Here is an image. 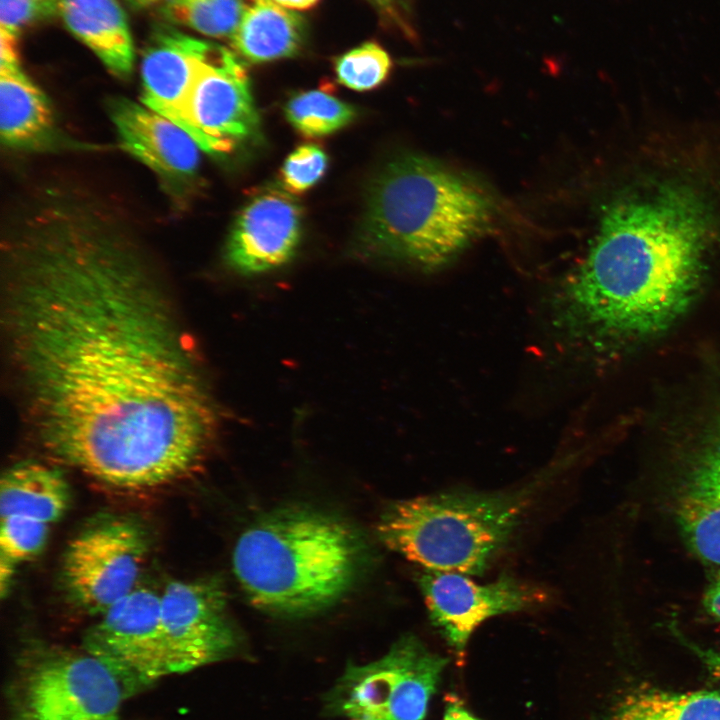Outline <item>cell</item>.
I'll return each instance as SVG.
<instances>
[{
    "instance_id": "6da1fadb",
    "label": "cell",
    "mask_w": 720,
    "mask_h": 720,
    "mask_svg": "<svg viewBox=\"0 0 720 720\" xmlns=\"http://www.w3.org/2000/svg\"><path fill=\"white\" fill-rule=\"evenodd\" d=\"M3 248V322L27 422L58 461L123 490L196 472L215 411L144 252L111 219L40 203Z\"/></svg>"
},
{
    "instance_id": "7a4b0ae2",
    "label": "cell",
    "mask_w": 720,
    "mask_h": 720,
    "mask_svg": "<svg viewBox=\"0 0 720 720\" xmlns=\"http://www.w3.org/2000/svg\"><path fill=\"white\" fill-rule=\"evenodd\" d=\"M714 217L704 196L664 182L617 197L585 259L553 296L568 340L651 336L672 326L699 290Z\"/></svg>"
},
{
    "instance_id": "3957f363",
    "label": "cell",
    "mask_w": 720,
    "mask_h": 720,
    "mask_svg": "<svg viewBox=\"0 0 720 720\" xmlns=\"http://www.w3.org/2000/svg\"><path fill=\"white\" fill-rule=\"evenodd\" d=\"M366 543L343 519L306 506L268 512L238 538L234 574L252 605L304 617L340 600L356 582Z\"/></svg>"
},
{
    "instance_id": "277c9868",
    "label": "cell",
    "mask_w": 720,
    "mask_h": 720,
    "mask_svg": "<svg viewBox=\"0 0 720 720\" xmlns=\"http://www.w3.org/2000/svg\"><path fill=\"white\" fill-rule=\"evenodd\" d=\"M492 217V202L477 184L435 160L407 155L372 184L360 240L370 253L433 270L482 236Z\"/></svg>"
},
{
    "instance_id": "5b68a950",
    "label": "cell",
    "mask_w": 720,
    "mask_h": 720,
    "mask_svg": "<svg viewBox=\"0 0 720 720\" xmlns=\"http://www.w3.org/2000/svg\"><path fill=\"white\" fill-rule=\"evenodd\" d=\"M540 484L502 492L447 491L386 507L377 535L426 570L480 575L509 542Z\"/></svg>"
},
{
    "instance_id": "8992f818",
    "label": "cell",
    "mask_w": 720,
    "mask_h": 720,
    "mask_svg": "<svg viewBox=\"0 0 720 720\" xmlns=\"http://www.w3.org/2000/svg\"><path fill=\"white\" fill-rule=\"evenodd\" d=\"M7 696L10 720H119L127 693L84 648L36 642L18 655Z\"/></svg>"
},
{
    "instance_id": "52a82bcc",
    "label": "cell",
    "mask_w": 720,
    "mask_h": 720,
    "mask_svg": "<svg viewBox=\"0 0 720 720\" xmlns=\"http://www.w3.org/2000/svg\"><path fill=\"white\" fill-rule=\"evenodd\" d=\"M447 659L412 635L382 658L350 665L330 694V706L352 720H422Z\"/></svg>"
},
{
    "instance_id": "ba28073f",
    "label": "cell",
    "mask_w": 720,
    "mask_h": 720,
    "mask_svg": "<svg viewBox=\"0 0 720 720\" xmlns=\"http://www.w3.org/2000/svg\"><path fill=\"white\" fill-rule=\"evenodd\" d=\"M148 551V536L135 520L94 521L65 549L61 571L67 595L87 613L101 615L137 588Z\"/></svg>"
},
{
    "instance_id": "9c48e42d",
    "label": "cell",
    "mask_w": 720,
    "mask_h": 720,
    "mask_svg": "<svg viewBox=\"0 0 720 720\" xmlns=\"http://www.w3.org/2000/svg\"><path fill=\"white\" fill-rule=\"evenodd\" d=\"M83 648L120 679L127 696L176 673L160 618V592L137 587L101 614Z\"/></svg>"
},
{
    "instance_id": "30bf717a",
    "label": "cell",
    "mask_w": 720,
    "mask_h": 720,
    "mask_svg": "<svg viewBox=\"0 0 720 720\" xmlns=\"http://www.w3.org/2000/svg\"><path fill=\"white\" fill-rule=\"evenodd\" d=\"M182 128L207 153H226L255 136L259 118L247 71L229 50L212 45L189 93Z\"/></svg>"
},
{
    "instance_id": "8fae6325",
    "label": "cell",
    "mask_w": 720,
    "mask_h": 720,
    "mask_svg": "<svg viewBox=\"0 0 720 720\" xmlns=\"http://www.w3.org/2000/svg\"><path fill=\"white\" fill-rule=\"evenodd\" d=\"M160 618L176 673L222 660L238 647L227 593L216 577L167 583L160 592Z\"/></svg>"
},
{
    "instance_id": "7c38bea8",
    "label": "cell",
    "mask_w": 720,
    "mask_h": 720,
    "mask_svg": "<svg viewBox=\"0 0 720 720\" xmlns=\"http://www.w3.org/2000/svg\"><path fill=\"white\" fill-rule=\"evenodd\" d=\"M429 618L457 652L489 618L533 608L545 592L509 575L479 584L460 573L426 570L418 577Z\"/></svg>"
},
{
    "instance_id": "4fadbf2b",
    "label": "cell",
    "mask_w": 720,
    "mask_h": 720,
    "mask_svg": "<svg viewBox=\"0 0 720 720\" xmlns=\"http://www.w3.org/2000/svg\"><path fill=\"white\" fill-rule=\"evenodd\" d=\"M302 231V209L289 193H256L237 216L226 247L230 265L244 274L273 270L294 255Z\"/></svg>"
},
{
    "instance_id": "5bb4252c",
    "label": "cell",
    "mask_w": 720,
    "mask_h": 720,
    "mask_svg": "<svg viewBox=\"0 0 720 720\" xmlns=\"http://www.w3.org/2000/svg\"><path fill=\"white\" fill-rule=\"evenodd\" d=\"M110 114L121 146L145 166L171 180L196 173L202 149L179 125L125 98L110 104Z\"/></svg>"
},
{
    "instance_id": "9a60e30c",
    "label": "cell",
    "mask_w": 720,
    "mask_h": 720,
    "mask_svg": "<svg viewBox=\"0 0 720 720\" xmlns=\"http://www.w3.org/2000/svg\"><path fill=\"white\" fill-rule=\"evenodd\" d=\"M211 47L171 27L155 31L141 60L142 104L182 128L189 93Z\"/></svg>"
},
{
    "instance_id": "2e32d148",
    "label": "cell",
    "mask_w": 720,
    "mask_h": 720,
    "mask_svg": "<svg viewBox=\"0 0 720 720\" xmlns=\"http://www.w3.org/2000/svg\"><path fill=\"white\" fill-rule=\"evenodd\" d=\"M67 29L115 76L133 70L134 44L126 15L116 0H54Z\"/></svg>"
},
{
    "instance_id": "e0dca14e",
    "label": "cell",
    "mask_w": 720,
    "mask_h": 720,
    "mask_svg": "<svg viewBox=\"0 0 720 720\" xmlns=\"http://www.w3.org/2000/svg\"><path fill=\"white\" fill-rule=\"evenodd\" d=\"M70 498L69 484L59 468L23 461L2 474L0 518L23 516L52 525L67 511Z\"/></svg>"
},
{
    "instance_id": "ac0fdd59",
    "label": "cell",
    "mask_w": 720,
    "mask_h": 720,
    "mask_svg": "<svg viewBox=\"0 0 720 720\" xmlns=\"http://www.w3.org/2000/svg\"><path fill=\"white\" fill-rule=\"evenodd\" d=\"M239 24L230 38L245 60L263 63L296 55L304 42V21L274 0H242Z\"/></svg>"
},
{
    "instance_id": "d6986e66",
    "label": "cell",
    "mask_w": 720,
    "mask_h": 720,
    "mask_svg": "<svg viewBox=\"0 0 720 720\" xmlns=\"http://www.w3.org/2000/svg\"><path fill=\"white\" fill-rule=\"evenodd\" d=\"M52 112L43 92L20 65L0 68V135L8 146L24 147L47 135Z\"/></svg>"
},
{
    "instance_id": "ffe728a7",
    "label": "cell",
    "mask_w": 720,
    "mask_h": 720,
    "mask_svg": "<svg viewBox=\"0 0 720 720\" xmlns=\"http://www.w3.org/2000/svg\"><path fill=\"white\" fill-rule=\"evenodd\" d=\"M607 720H720V692L640 688L626 695Z\"/></svg>"
},
{
    "instance_id": "44dd1931",
    "label": "cell",
    "mask_w": 720,
    "mask_h": 720,
    "mask_svg": "<svg viewBox=\"0 0 720 720\" xmlns=\"http://www.w3.org/2000/svg\"><path fill=\"white\" fill-rule=\"evenodd\" d=\"M289 123L302 135L322 137L350 124L355 118L353 106L323 90L299 93L285 105Z\"/></svg>"
},
{
    "instance_id": "7402d4cb",
    "label": "cell",
    "mask_w": 720,
    "mask_h": 720,
    "mask_svg": "<svg viewBox=\"0 0 720 720\" xmlns=\"http://www.w3.org/2000/svg\"><path fill=\"white\" fill-rule=\"evenodd\" d=\"M243 10L242 0H165L162 15L170 22L212 38H231Z\"/></svg>"
},
{
    "instance_id": "603a6c76",
    "label": "cell",
    "mask_w": 720,
    "mask_h": 720,
    "mask_svg": "<svg viewBox=\"0 0 720 720\" xmlns=\"http://www.w3.org/2000/svg\"><path fill=\"white\" fill-rule=\"evenodd\" d=\"M677 521L687 544L700 558L720 565V502L684 493Z\"/></svg>"
},
{
    "instance_id": "cb8c5ba5",
    "label": "cell",
    "mask_w": 720,
    "mask_h": 720,
    "mask_svg": "<svg viewBox=\"0 0 720 720\" xmlns=\"http://www.w3.org/2000/svg\"><path fill=\"white\" fill-rule=\"evenodd\" d=\"M392 67L389 54L375 42H365L335 61L338 81L353 90L366 91L381 85Z\"/></svg>"
},
{
    "instance_id": "d4e9b609",
    "label": "cell",
    "mask_w": 720,
    "mask_h": 720,
    "mask_svg": "<svg viewBox=\"0 0 720 720\" xmlns=\"http://www.w3.org/2000/svg\"><path fill=\"white\" fill-rule=\"evenodd\" d=\"M0 520V555L18 564L32 559L43 550L51 525L23 516H8Z\"/></svg>"
},
{
    "instance_id": "484cf974",
    "label": "cell",
    "mask_w": 720,
    "mask_h": 720,
    "mask_svg": "<svg viewBox=\"0 0 720 720\" xmlns=\"http://www.w3.org/2000/svg\"><path fill=\"white\" fill-rule=\"evenodd\" d=\"M328 157L314 144H303L287 157L281 168V180L286 190L301 193L314 186L325 174Z\"/></svg>"
},
{
    "instance_id": "4316f807",
    "label": "cell",
    "mask_w": 720,
    "mask_h": 720,
    "mask_svg": "<svg viewBox=\"0 0 720 720\" xmlns=\"http://www.w3.org/2000/svg\"><path fill=\"white\" fill-rule=\"evenodd\" d=\"M684 493L720 502V425L697 454Z\"/></svg>"
},
{
    "instance_id": "83f0119b",
    "label": "cell",
    "mask_w": 720,
    "mask_h": 720,
    "mask_svg": "<svg viewBox=\"0 0 720 720\" xmlns=\"http://www.w3.org/2000/svg\"><path fill=\"white\" fill-rule=\"evenodd\" d=\"M51 14H55L54 0H0V27L15 33Z\"/></svg>"
},
{
    "instance_id": "f1b7e54d",
    "label": "cell",
    "mask_w": 720,
    "mask_h": 720,
    "mask_svg": "<svg viewBox=\"0 0 720 720\" xmlns=\"http://www.w3.org/2000/svg\"><path fill=\"white\" fill-rule=\"evenodd\" d=\"M18 65V33L0 27V68Z\"/></svg>"
},
{
    "instance_id": "f546056e",
    "label": "cell",
    "mask_w": 720,
    "mask_h": 720,
    "mask_svg": "<svg viewBox=\"0 0 720 720\" xmlns=\"http://www.w3.org/2000/svg\"><path fill=\"white\" fill-rule=\"evenodd\" d=\"M706 612L714 619L720 621V572H718L706 589L703 598Z\"/></svg>"
},
{
    "instance_id": "4dcf8cb0",
    "label": "cell",
    "mask_w": 720,
    "mask_h": 720,
    "mask_svg": "<svg viewBox=\"0 0 720 720\" xmlns=\"http://www.w3.org/2000/svg\"><path fill=\"white\" fill-rule=\"evenodd\" d=\"M696 654L702 659L707 670L714 677H720V649H700L692 646Z\"/></svg>"
},
{
    "instance_id": "1f68e13d",
    "label": "cell",
    "mask_w": 720,
    "mask_h": 720,
    "mask_svg": "<svg viewBox=\"0 0 720 720\" xmlns=\"http://www.w3.org/2000/svg\"><path fill=\"white\" fill-rule=\"evenodd\" d=\"M16 565L14 562L0 555V592L2 597L9 591Z\"/></svg>"
},
{
    "instance_id": "d6a6232c",
    "label": "cell",
    "mask_w": 720,
    "mask_h": 720,
    "mask_svg": "<svg viewBox=\"0 0 720 720\" xmlns=\"http://www.w3.org/2000/svg\"><path fill=\"white\" fill-rule=\"evenodd\" d=\"M443 720H478L470 715L459 703H450L447 706Z\"/></svg>"
},
{
    "instance_id": "836d02e7",
    "label": "cell",
    "mask_w": 720,
    "mask_h": 720,
    "mask_svg": "<svg viewBox=\"0 0 720 720\" xmlns=\"http://www.w3.org/2000/svg\"><path fill=\"white\" fill-rule=\"evenodd\" d=\"M289 10H307L319 3L320 0H274Z\"/></svg>"
},
{
    "instance_id": "e575fe53",
    "label": "cell",
    "mask_w": 720,
    "mask_h": 720,
    "mask_svg": "<svg viewBox=\"0 0 720 720\" xmlns=\"http://www.w3.org/2000/svg\"><path fill=\"white\" fill-rule=\"evenodd\" d=\"M127 3L134 9H144L147 7H150L152 5H155L160 2H164L165 0H126Z\"/></svg>"
},
{
    "instance_id": "d590c367",
    "label": "cell",
    "mask_w": 720,
    "mask_h": 720,
    "mask_svg": "<svg viewBox=\"0 0 720 720\" xmlns=\"http://www.w3.org/2000/svg\"><path fill=\"white\" fill-rule=\"evenodd\" d=\"M372 1L378 8L382 9L383 12L387 13H393L394 8V0H370Z\"/></svg>"
}]
</instances>
